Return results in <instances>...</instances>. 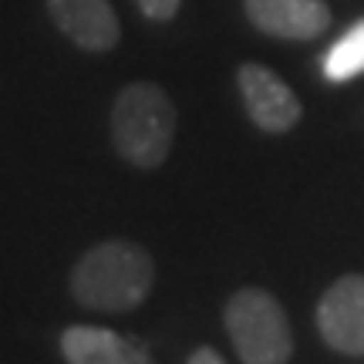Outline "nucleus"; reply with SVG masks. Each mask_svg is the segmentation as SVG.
Masks as SVG:
<instances>
[{
  "mask_svg": "<svg viewBox=\"0 0 364 364\" xmlns=\"http://www.w3.org/2000/svg\"><path fill=\"white\" fill-rule=\"evenodd\" d=\"M317 327L327 348L341 354H364V277L348 273L324 290L317 304Z\"/></svg>",
  "mask_w": 364,
  "mask_h": 364,
  "instance_id": "5",
  "label": "nucleus"
},
{
  "mask_svg": "<svg viewBox=\"0 0 364 364\" xmlns=\"http://www.w3.org/2000/svg\"><path fill=\"white\" fill-rule=\"evenodd\" d=\"M186 364H226V361H223V354L216 348H196Z\"/></svg>",
  "mask_w": 364,
  "mask_h": 364,
  "instance_id": "11",
  "label": "nucleus"
},
{
  "mask_svg": "<svg viewBox=\"0 0 364 364\" xmlns=\"http://www.w3.org/2000/svg\"><path fill=\"white\" fill-rule=\"evenodd\" d=\"M54 27L81 51H112L122 41V24L112 0H44Z\"/></svg>",
  "mask_w": 364,
  "mask_h": 364,
  "instance_id": "6",
  "label": "nucleus"
},
{
  "mask_svg": "<svg viewBox=\"0 0 364 364\" xmlns=\"http://www.w3.org/2000/svg\"><path fill=\"white\" fill-rule=\"evenodd\" d=\"M135 4L149 21H172L182 7V0H135Z\"/></svg>",
  "mask_w": 364,
  "mask_h": 364,
  "instance_id": "10",
  "label": "nucleus"
},
{
  "mask_svg": "<svg viewBox=\"0 0 364 364\" xmlns=\"http://www.w3.org/2000/svg\"><path fill=\"white\" fill-rule=\"evenodd\" d=\"M358 75H364V21L348 27L324 54L327 81H351Z\"/></svg>",
  "mask_w": 364,
  "mask_h": 364,
  "instance_id": "9",
  "label": "nucleus"
},
{
  "mask_svg": "<svg viewBox=\"0 0 364 364\" xmlns=\"http://www.w3.org/2000/svg\"><path fill=\"white\" fill-rule=\"evenodd\" d=\"M250 24L284 41L321 38L331 27V7L324 0H247Z\"/></svg>",
  "mask_w": 364,
  "mask_h": 364,
  "instance_id": "7",
  "label": "nucleus"
},
{
  "mask_svg": "<svg viewBox=\"0 0 364 364\" xmlns=\"http://www.w3.org/2000/svg\"><path fill=\"white\" fill-rule=\"evenodd\" d=\"M236 85H240V98H243V108H247L250 122L260 132L280 135V132H290L300 122V112H304L300 98L267 65H257V61L240 65Z\"/></svg>",
  "mask_w": 364,
  "mask_h": 364,
  "instance_id": "4",
  "label": "nucleus"
},
{
  "mask_svg": "<svg viewBox=\"0 0 364 364\" xmlns=\"http://www.w3.org/2000/svg\"><path fill=\"white\" fill-rule=\"evenodd\" d=\"M156 284L152 253L132 240H105L85 250L71 267V297L88 311L125 314L135 311Z\"/></svg>",
  "mask_w": 364,
  "mask_h": 364,
  "instance_id": "1",
  "label": "nucleus"
},
{
  "mask_svg": "<svg viewBox=\"0 0 364 364\" xmlns=\"http://www.w3.org/2000/svg\"><path fill=\"white\" fill-rule=\"evenodd\" d=\"M61 354L68 364H156L142 341L95 324L65 327Z\"/></svg>",
  "mask_w": 364,
  "mask_h": 364,
  "instance_id": "8",
  "label": "nucleus"
},
{
  "mask_svg": "<svg viewBox=\"0 0 364 364\" xmlns=\"http://www.w3.org/2000/svg\"><path fill=\"white\" fill-rule=\"evenodd\" d=\"M179 115L169 91L152 81H132L112 105V142L115 152L135 169H159L172 152Z\"/></svg>",
  "mask_w": 364,
  "mask_h": 364,
  "instance_id": "2",
  "label": "nucleus"
},
{
  "mask_svg": "<svg viewBox=\"0 0 364 364\" xmlns=\"http://www.w3.org/2000/svg\"><path fill=\"white\" fill-rule=\"evenodd\" d=\"M223 324L243 364H287L294 354L284 304L263 287H240L226 300Z\"/></svg>",
  "mask_w": 364,
  "mask_h": 364,
  "instance_id": "3",
  "label": "nucleus"
}]
</instances>
